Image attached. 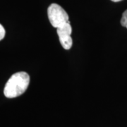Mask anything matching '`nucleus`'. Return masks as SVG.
Wrapping results in <instances>:
<instances>
[{"label":"nucleus","instance_id":"obj_4","mask_svg":"<svg viewBox=\"0 0 127 127\" xmlns=\"http://www.w3.org/2000/svg\"><path fill=\"white\" fill-rule=\"evenodd\" d=\"M121 24L122 26L127 28V9L123 13L122 17L121 19Z\"/></svg>","mask_w":127,"mask_h":127},{"label":"nucleus","instance_id":"obj_6","mask_svg":"<svg viewBox=\"0 0 127 127\" xmlns=\"http://www.w3.org/2000/svg\"><path fill=\"white\" fill-rule=\"evenodd\" d=\"M111 1H112L114 2H118V1H121L122 0H111Z\"/></svg>","mask_w":127,"mask_h":127},{"label":"nucleus","instance_id":"obj_5","mask_svg":"<svg viewBox=\"0 0 127 127\" xmlns=\"http://www.w3.org/2000/svg\"><path fill=\"white\" fill-rule=\"evenodd\" d=\"M5 34H6V31L4 28L3 27L1 24H0V40H1L4 37Z\"/></svg>","mask_w":127,"mask_h":127},{"label":"nucleus","instance_id":"obj_1","mask_svg":"<svg viewBox=\"0 0 127 127\" xmlns=\"http://www.w3.org/2000/svg\"><path fill=\"white\" fill-rule=\"evenodd\" d=\"M30 83V76L26 72L20 71L13 74L6 82L4 94L8 98L21 95L27 90Z\"/></svg>","mask_w":127,"mask_h":127},{"label":"nucleus","instance_id":"obj_3","mask_svg":"<svg viewBox=\"0 0 127 127\" xmlns=\"http://www.w3.org/2000/svg\"><path fill=\"white\" fill-rule=\"evenodd\" d=\"M71 32L72 28L70 22L65 23L62 26L57 28V32L59 36L60 43L65 50H70L72 47L73 41L71 37Z\"/></svg>","mask_w":127,"mask_h":127},{"label":"nucleus","instance_id":"obj_2","mask_svg":"<svg viewBox=\"0 0 127 127\" xmlns=\"http://www.w3.org/2000/svg\"><path fill=\"white\" fill-rule=\"evenodd\" d=\"M47 16L51 25L56 28L69 22V17L67 13L57 4H52L48 7Z\"/></svg>","mask_w":127,"mask_h":127}]
</instances>
